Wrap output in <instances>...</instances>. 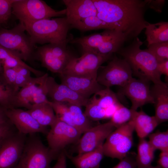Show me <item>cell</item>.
I'll return each mask as SVG.
<instances>
[{
  "mask_svg": "<svg viewBox=\"0 0 168 168\" xmlns=\"http://www.w3.org/2000/svg\"><path fill=\"white\" fill-rule=\"evenodd\" d=\"M96 16L123 34L128 40L138 37L148 22L144 15L148 8L146 0H92Z\"/></svg>",
  "mask_w": 168,
  "mask_h": 168,
  "instance_id": "cell-1",
  "label": "cell"
},
{
  "mask_svg": "<svg viewBox=\"0 0 168 168\" xmlns=\"http://www.w3.org/2000/svg\"><path fill=\"white\" fill-rule=\"evenodd\" d=\"M143 43L137 37L131 44L122 47L116 53L128 63L132 74L138 79L152 82L154 84L164 83L158 71L157 62L155 57L147 49H140Z\"/></svg>",
  "mask_w": 168,
  "mask_h": 168,
  "instance_id": "cell-2",
  "label": "cell"
},
{
  "mask_svg": "<svg viewBox=\"0 0 168 168\" xmlns=\"http://www.w3.org/2000/svg\"><path fill=\"white\" fill-rule=\"evenodd\" d=\"M32 42L36 44L68 43L70 25L66 16L40 20L24 26Z\"/></svg>",
  "mask_w": 168,
  "mask_h": 168,
  "instance_id": "cell-3",
  "label": "cell"
},
{
  "mask_svg": "<svg viewBox=\"0 0 168 168\" xmlns=\"http://www.w3.org/2000/svg\"><path fill=\"white\" fill-rule=\"evenodd\" d=\"M128 40L125 35L115 29H105L100 33L72 39L70 42L79 44L84 52L105 55L116 53Z\"/></svg>",
  "mask_w": 168,
  "mask_h": 168,
  "instance_id": "cell-4",
  "label": "cell"
},
{
  "mask_svg": "<svg viewBox=\"0 0 168 168\" xmlns=\"http://www.w3.org/2000/svg\"><path fill=\"white\" fill-rule=\"evenodd\" d=\"M59 154L46 146L36 133L29 134L15 168H50L51 162Z\"/></svg>",
  "mask_w": 168,
  "mask_h": 168,
  "instance_id": "cell-5",
  "label": "cell"
},
{
  "mask_svg": "<svg viewBox=\"0 0 168 168\" xmlns=\"http://www.w3.org/2000/svg\"><path fill=\"white\" fill-rule=\"evenodd\" d=\"M66 9L55 10L41 0H16L12 5V14L24 26L40 20L66 15Z\"/></svg>",
  "mask_w": 168,
  "mask_h": 168,
  "instance_id": "cell-6",
  "label": "cell"
},
{
  "mask_svg": "<svg viewBox=\"0 0 168 168\" xmlns=\"http://www.w3.org/2000/svg\"><path fill=\"white\" fill-rule=\"evenodd\" d=\"M21 23L13 28H0V45L18 53L23 60L31 61L35 58L36 47Z\"/></svg>",
  "mask_w": 168,
  "mask_h": 168,
  "instance_id": "cell-7",
  "label": "cell"
},
{
  "mask_svg": "<svg viewBox=\"0 0 168 168\" xmlns=\"http://www.w3.org/2000/svg\"><path fill=\"white\" fill-rule=\"evenodd\" d=\"M134 131L132 120L116 128L103 144L104 155L120 161L124 158L132 147Z\"/></svg>",
  "mask_w": 168,
  "mask_h": 168,
  "instance_id": "cell-8",
  "label": "cell"
},
{
  "mask_svg": "<svg viewBox=\"0 0 168 168\" xmlns=\"http://www.w3.org/2000/svg\"><path fill=\"white\" fill-rule=\"evenodd\" d=\"M67 44H48L38 47L36 48L35 58L50 72L61 74L75 57L70 51Z\"/></svg>",
  "mask_w": 168,
  "mask_h": 168,
  "instance_id": "cell-9",
  "label": "cell"
},
{
  "mask_svg": "<svg viewBox=\"0 0 168 168\" xmlns=\"http://www.w3.org/2000/svg\"><path fill=\"white\" fill-rule=\"evenodd\" d=\"M98 72L96 80L101 85L110 88L114 86L121 87L133 78L132 72L128 63L123 58L113 55L107 64L100 66Z\"/></svg>",
  "mask_w": 168,
  "mask_h": 168,
  "instance_id": "cell-10",
  "label": "cell"
},
{
  "mask_svg": "<svg viewBox=\"0 0 168 168\" xmlns=\"http://www.w3.org/2000/svg\"><path fill=\"white\" fill-rule=\"evenodd\" d=\"M113 56V54L102 55L89 52H84L81 57H75L72 59L61 74L96 79L101 65L110 59Z\"/></svg>",
  "mask_w": 168,
  "mask_h": 168,
  "instance_id": "cell-11",
  "label": "cell"
},
{
  "mask_svg": "<svg viewBox=\"0 0 168 168\" xmlns=\"http://www.w3.org/2000/svg\"><path fill=\"white\" fill-rule=\"evenodd\" d=\"M50 127L46 137L48 147L58 154L68 145L78 142L82 134L75 127L57 118Z\"/></svg>",
  "mask_w": 168,
  "mask_h": 168,
  "instance_id": "cell-12",
  "label": "cell"
},
{
  "mask_svg": "<svg viewBox=\"0 0 168 168\" xmlns=\"http://www.w3.org/2000/svg\"><path fill=\"white\" fill-rule=\"evenodd\" d=\"M26 135L17 130L0 143V168H15L20 158Z\"/></svg>",
  "mask_w": 168,
  "mask_h": 168,
  "instance_id": "cell-13",
  "label": "cell"
},
{
  "mask_svg": "<svg viewBox=\"0 0 168 168\" xmlns=\"http://www.w3.org/2000/svg\"><path fill=\"white\" fill-rule=\"evenodd\" d=\"M116 128L110 120L93 126L83 133L77 142V155L96 149L104 143L109 135Z\"/></svg>",
  "mask_w": 168,
  "mask_h": 168,
  "instance_id": "cell-14",
  "label": "cell"
},
{
  "mask_svg": "<svg viewBox=\"0 0 168 168\" xmlns=\"http://www.w3.org/2000/svg\"><path fill=\"white\" fill-rule=\"evenodd\" d=\"M121 94L127 96L131 103V109H137L147 104H154L149 82L140 79L133 78L121 87Z\"/></svg>",
  "mask_w": 168,
  "mask_h": 168,
  "instance_id": "cell-15",
  "label": "cell"
},
{
  "mask_svg": "<svg viewBox=\"0 0 168 168\" xmlns=\"http://www.w3.org/2000/svg\"><path fill=\"white\" fill-rule=\"evenodd\" d=\"M6 116L19 133L25 134L40 133L47 134V127L40 124L27 111L18 108L5 109Z\"/></svg>",
  "mask_w": 168,
  "mask_h": 168,
  "instance_id": "cell-16",
  "label": "cell"
},
{
  "mask_svg": "<svg viewBox=\"0 0 168 168\" xmlns=\"http://www.w3.org/2000/svg\"><path fill=\"white\" fill-rule=\"evenodd\" d=\"M47 96L52 101L67 103L85 106L89 99L82 96L67 86L56 82L55 79L48 76L45 80Z\"/></svg>",
  "mask_w": 168,
  "mask_h": 168,
  "instance_id": "cell-17",
  "label": "cell"
},
{
  "mask_svg": "<svg viewBox=\"0 0 168 168\" xmlns=\"http://www.w3.org/2000/svg\"><path fill=\"white\" fill-rule=\"evenodd\" d=\"M59 75L61 83L87 99H89L90 96L105 87L99 84L96 79L64 74Z\"/></svg>",
  "mask_w": 168,
  "mask_h": 168,
  "instance_id": "cell-18",
  "label": "cell"
},
{
  "mask_svg": "<svg viewBox=\"0 0 168 168\" xmlns=\"http://www.w3.org/2000/svg\"><path fill=\"white\" fill-rule=\"evenodd\" d=\"M66 6V17L70 25L86 17L96 16V9L92 0H63Z\"/></svg>",
  "mask_w": 168,
  "mask_h": 168,
  "instance_id": "cell-19",
  "label": "cell"
},
{
  "mask_svg": "<svg viewBox=\"0 0 168 168\" xmlns=\"http://www.w3.org/2000/svg\"><path fill=\"white\" fill-rule=\"evenodd\" d=\"M155 107L154 116L159 124L168 120V87L167 83L154 84L151 89Z\"/></svg>",
  "mask_w": 168,
  "mask_h": 168,
  "instance_id": "cell-20",
  "label": "cell"
},
{
  "mask_svg": "<svg viewBox=\"0 0 168 168\" xmlns=\"http://www.w3.org/2000/svg\"><path fill=\"white\" fill-rule=\"evenodd\" d=\"M131 120L139 138L148 136L159 124L154 116H150L142 110L138 111L134 110Z\"/></svg>",
  "mask_w": 168,
  "mask_h": 168,
  "instance_id": "cell-21",
  "label": "cell"
},
{
  "mask_svg": "<svg viewBox=\"0 0 168 168\" xmlns=\"http://www.w3.org/2000/svg\"><path fill=\"white\" fill-rule=\"evenodd\" d=\"M103 144L92 151L82 154L73 156L66 153V155L76 168H100L104 155Z\"/></svg>",
  "mask_w": 168,
  "mask_h": 168,
  "instance_id": "cell-22",
  "label": "cell"
},
{
  "mask_svg": "<svg viewBox=\"0 0 168 168\" xmlns=\"http://www.w3.org/2000/svg\"><path fill=\"white\" fill-rule=\"evenodd\" d=\"M48 75L46 73L42 76L33 77L30 82L20 89L15 96L13 108L23 107L28 110L30 109L32 105L30 103V100L33 92L37 86Z\"/></svg>",
  "mask_w": 168,
  "mask_h": 168,
  "instance_id": "cell-23",
  "label": "cell"
},
{
  "mask_svg": "<svg viewBox=\"0 0 168 168\" xmlns=\"http://www.w3.org/2000/svg\"><path fill=\"white\" fill-rule=\"evenodd\" d=\"M0 63L2 66L10 68L22 67L29 69L36 77L43 76L45 73L36 69L26 64L17 52L0 45Z\"/></svg>",
  "mask_w": 168,
  "mask_h": 168,
  "instance_id": "cell-24",
  "label": "cell"
},
{
  "mask_svg": "<svg viewBox=\"0 0 168 168\" xmlns=\"http://www.w3.org/2000/svg\"><path fill=\"white\" fill-rule=\"evenodd\" d=\"M27 111L43 126H51L57 119L50 101L48 103L33 105L32 108Z\"/></svg>",
  "mask_w": 168,
  "mask_h": 168,
  "instance_id": "cell-25",
  "label": "cell"
},
{
  "mask_svg": "<svg viewBox=\"0 0 168 168\" xmlns=\"http://www.w3.org/2000/svg\"><path fill=\"white\" fill-rule=\"evenodd\" d=\"M145 34L147 46L155 43L168 41V22L161 21L152 24L148 22Z\"/></svg>",
  "mask_w": 168,
  "mask_h": 168,
  "instance_id": "cell-26",
  "label": "cell"
},
{
  "mask_svg": "<svg viewBox=\"0 0 168 168\" xmlns=\"http://www.w3.org/2000/svg\"><path fill=\"white\" fill-rule=\"evenodd\" d=\"M155 150L145 138H139L135 161L137 168L150 166L154 157Z\"/></svg>",
  "mask_w": 168,
  "mask_h": 168,
  "instance_id": "cell-27",
  "label": "cell"
},
{
  "mask_svg": "<svg viewBox=\"0 0 168 168\" xmlns=\"http://www.w3.org/2000/svg\"><path fill=\"white\" fill-rule=\"evenodd\" d=\"M70 28L83 31L101 29H114L97 16H90L79 20L71 24Z\"/></svg>",
  "mask_w": 168,
  "mask_h": 168,
  "instance_id": "cell-28",
  "label": "cell"
},
{
  "mask_svg": "<svg viewBox=\"0 0 168 168\" xmlns=\"http://www.w3.org/2000/svg\"><path fill=\"white\" fill-rule=\"evenodd\" d=\"M67 103L72 114L74 126L82 134L93 126L91 120L82 111L81 107Z\"/></svg>",
  "mask_w": 168,
  "mask_h": 168,
  "instance_id": "cell-29",
  "label": "cell"
},
{
  "mask_svg": "<svg viewBox=\"0 0 168 168\" xmlns=\"http://www.w3.org/2000/svg\"><path fill=\"white\" fill-rule=\"evenodd\" d=\"M90 99L104 109L119 102L117 95L108 87L98 91Z\"/></svg>",
  "mask_w": 168,
  "mask_h": 168,
  "instance_id": "cell-30",
  "label": "cell"
},
{
  "mask_svg": "<svg viewBox=\"0 0 168 168\" xmlns=\"http://www.w3.org/2000/svg\"><path fill=\"white\" fill-rule=\"evenodd\" d=\"M19 91L8 85L0 74V105L5 109L13 108L15 96Z\"/></svg>",
  "mask_w": 168,
  "mask_h": 168,
  "instance_id": "cell-31",
  "label": "cell"
},
{
  "mask_svg": "<svg viewBox=\"0 0 168 168\" xmlns=\"http://www.w3.org/2000/svg\"><path fill=\"white\" fill-rule=\"evenodd\" d=\"M50 103L57 119L75 127L72 114L67 103L50 101Z\"/></svg>",
  "mask_w": 168,
  "mask_h": 168,
  "instance_id": "cell-32",
  "label": "cell"
},
{
  "mask_svg": "<svg viewBox=\"0 0 168 168\" xmlns=\"http://www.w3.org/2000/svg\"><path fill=\"white\" fill-rule=\"evenodd\" d=\"M134 110L121 104L110 119L116 128L132 120Z\"/></svg>",
  "mask_w": 168,
  "mask_h": 168,
  "instance_id": "cell-33",
  "label": "cell"
},
{
  "mask_svg": "<svg viewBox=\"0 0 168 168\" xmlns=\"http://www.w3.org/2000/svg\"><path fill=\"white\" fill-rule=\"evenodd\" d=\"M150 144L155 150L168 151V131H158L148 135Z\"/></svg>",
  "mask_w": 168,
  "mask_h": 168,
  "instance_id": "cell-34",
  "label": "cell"
},
{
  "mask_svg": "<svg viewBox=\"0 0 168 168\" xmlns=\"http://www.w3.org/2000/svg\"><path fill=\"white\" fill-rule=\"evenodd\" d=\"M84 114L91 120L98 121L105 119V109L100 107L90 99L86 105Z\"/></svg>",
  "mask_w": 168,
  "mask_h": 168,
  "instance_id": "cell-35",
  "label": "cell"
},
{
  "mask_svg": "<svg viewBox=\"0 0 168 168\" xmlns=\"http://www.w3.org/2000/svg\"><path fill=\"white\" fill-rule=\"evenodd\" d=\"M147 47L157 62L168 60V41L153 44Z\"/></svg>",
  "mask_w": 168,
  "mask_h": 168,
  "instance_id": "cell-36",
  "label": "cell"
},
{
  "mask_svg": "<svg viewBox=\"0 0 168 168\" xmlns=\"http://www.w3.org/2000/svg\"><path fill=\"white\" fill-rule=\"evenodd\" d=\"M48 76V75L37 86L34 91L30 100V103L32 105L49 101L47 97V90L45 84L46 79Z\"/></svg>",
  "mask_w": 168,
  "mask_h": 168,
  "instance_id": "cell-37",
  "label": "cell"
},
{
  "mask_svg": "<svg viewBox=\"0 0 168 168\" xmlns=\"http://www.w3.org/2000/svg\"><path fill=\"white\" fill-rule=\"evenodd\" d=\"M13 68L16 72L15 87L19 90L20 88L24 87L30 82L33 77L31 76V71L26 68L18 67Z\"/></svg>",
  "mask_w": 168,
  "mask_h": 168,
  "instance_id": "cell-38",
  "label": "cell"
},
{
  "mask_svg": "<svg viewBox=\"0 0 168 168\" xmlns=\"http://www.w3.org/2000/svg\"><path fill=\"white\" fill-rule=\"evenodd\" d=\"M16 0H0V21L5 23L12 14L13 3Z\"/></svg>",
  "mask_w": 168,
  "mask_h": 168,
  "instance_id": "cell-39",
  "label": "cell"
},
{
  "mask_svg": "<svg viewBox=\"0 0 168 168\" xmlns=\"http://www.w3.org/2000/svg\"><path fill=\"white\" fill-rule=\"evenodd\" d=\"M2 70L0 73L2 78L5 82L9 86L16 89L15 87V82L16 72L14 68H10L5 66H2Z\"/></svg>",
  "mask_w": 168,
  "mask_h": 168,
  "instance_id": "cell-40",
  "label": "cell"
},
{
  "mask_svg": "<svg viewBox=\"0 0 168 168\" xmlns=\"http://www.w3.org/2000/svg\"><path fill=\"white\" fill-rule=\"evenodd\" d=\"M17 130L9 120L0 124V143L8 135Z\"/></svg>",
  "mask_w": 168,
  "mask_h": 168,
  "instance_id": "cell-41",
  "label": "cell"
},
{
  "mask_svg": "<svg viewBox=\"0 0 168 168\" xmlns=\"http://www.w3.org/2000/svg\"><path fill=\"white\" fill-rule=\"evenodd\" d=\"M137 167L135 159L127 155L115 166L112 168H136Z\"/></svg>",
  "mask_w": 168,
  "mask_h": 168,
  "instance_id": "cell-42",
  "label": "cell"
},
{
  "mask_svg": "<svg viewBox=\"0 0 168 168\" xmlns=\"http://www.w3.org/2000/svg\"><path fill=\"white\" fill-rule=\"evenodd\" d=\"M147 8H149L155 11L160 13L165 3L164 0H145Z\"/></svg>",
  "mask_w": 168,
  "mask_h": 168,
  "instance_id": "cell-43",
  "label": "cell"
},
{
  "mask_svg": "<svg viewBox=\"0 0 168 168\" xmlns=\"http://www.w3.org/2000/svg\"><path fill=\"white\" fill-rule=\"evenodd\" d=\"M66 152L63 151L59 154L55 165L50 168H67Z\"/></svg>",
  "mask_w": 168,
  "mask_h": 168,
  "instance_id": "cell-44",
  "label": "cell"
},
{
  "mask_svg": "<svg viewBox=\"0 0 168 168\" xmlns=\"http://www.w3.org/2000/svg\"><path fill=\"white\" fill-rule=\"evenodd\" d=\"M158 163L161 168H168V151L161 152Z\"/></svg>",
  "mask_w": 168,
  "mask_h": 168,
  "instance_id": "cell-45",
  "label": "cell"
},
{
  "mask_svg": "<svg viewBox=\"0 0 168 168\" xmlns=\"http://www.w3.org/2000/svg\"><path fill=\"white\" fill-rule=\"evenodd\" d=\"M157 69L159 74L168 77V60L157 62Z\"/></svg>",
  "mask_w": 168,
  "mask_h": 168,
  "instance_id": "cell-46",
  "label": "cell"
},
{
  "mask_svg": "<svg viewBox=\"0 0 168 168\" xmlns=\"http://www.w3.org/2000/svg\"><path fill=\"white\" fill-rule=\"evenodd\" d=\"M121 104V103L119 101L110 106L105 109V119H111Z\"/></svg>",
  "mask_w": 168,
  "mask_h": 168,
  "instance_id": "cell-47",
  "label": "cell"
},
{
  "mask_svg": "<svg viewBox=\"0 0 168 168\" xmlns=\"http://www.w3.org/2000/svg\"><path fill=\"white\" fill-rule=\"evenodd\" d=\"M8 120L5 113V109L0 105V124Z\"/></svg>",
  "mask_w": 168,
  "mask_h": 168,
  "instance_id": "cell-48",
  "label": "cell"
},
{
  "mask_svg": "<svg viewBox=\"0 0 168 168\" xmlns=\"http://www.w3.org/2000/svg\"><path fill=\"white\" fill-rule=\"evenodd\" d=\"M144 168H161L159 165H158L156 166H151L149 167Z\"/></svg>",
  "mask_w": 168,
  "mask_h": 168,
  "instance_id": "cell-49",
  "label": "cell"
},
{
  "mask_svg": "<svg viewBox=\"0 0 168 168\" xmlns=\"http://www.w3.org/2000/svg\"><path fill=\"white\" fill-rule=\"evenodd\" d=\"M2 70V67L1 63H0V73L1 72Z\"/></svg>",
  "mask_w": 168,
  "mask_h": 168,
  "instance_id": "cell-50",
  "label": "cell"
},
{
  "mask_svg": "<svg viewBox=\"0 0 168 168\" xmlns=\"http://www.w3.org/2000/svg\"><path fill=\"white\" fill-rule=\"evenodd\" d=\"M0 24H1V22H0Z\"/></svg>",
  "mask_w": 168,
  "mask_h": 168,
  "instance_id": "cell-51",
  "label": "cell"
}]
</instances>
